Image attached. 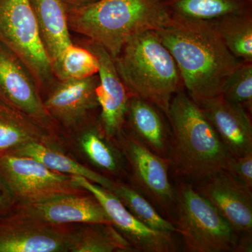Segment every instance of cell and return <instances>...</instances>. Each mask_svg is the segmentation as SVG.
Listing matches in <instances>:
<instances>
[{"mask_svg":"<svg viewBox=\"0 0 252 252\" xmlns=\"http://www.w3.org/2000/svg\"><path fill=\"white\" fill-rule=\"evenodd\" d=\"M172 18L156 32L175 60L186 92L195 102L220 95L243 61L228 51L211 23Z\"/></svg>","mask_w":252,"mask_h":252,"instance_id":"6da1fadb","label":"cell"},{"mask_svg":"<svg viewBox=\"0 0 252 252\" xmlns=\"http://www.w3.org/2000/svg\"><path fill=\"white\" fill-rule=\"evenodd\" d=\"M165 115L172 132L170 170L179 180L197 183L225 170L231 156L185 89L172 97Z\"/></svg>","mask_w":252,"mask_h":252,"instance_id":"7a4b0ae2","label":"cell"},{"mask_svg":"<svg viewBox=\"0 0 252 252\" xmlns=\"http://www.w3.org/2000/svg\"><path fill=\"white\" fill-rule=\"evenodd\" d=\"M67 13L69 30L102 46L113 59L134 36L172 21L162 0H98Z\"/></svg>","mask_w":252,"mask_h":252,"instance_id":"3957f363","label":"cell"},{"mask_svg":"<svg viewBox=\"0 0 252 252\" xmlns=\"http://www.w3.org/2000/svg\"><path fill=\"white\" fill-rule=\"evenodd\" d=\"M114 62L130 97L148 101L165 114L172 97L184 89L175 60L156 31L127 41Z\"/></svg>","mask_w":252,"mask_h":252,"instance_id":"277c9868","label":"cell"},{"mask_svg":"<svg viewBox=\"0 0 252 252\" xmlns=\"http://www.w3.org/2000/svg\"><path fill=\"white\" fill-rule=\"evenodd\" d=\"M172 223L190 252H246L241 238L192 184L178 180L175 187Z\"/></svg>","mask_w":252,"mask_h":252,"instance_id":"5b68a950","label":"cell"},{"mask_svg":"<svg viewBox=\"0 0 252 252\" xmlns=\"http://www.w3.org/2000/svg\"><path fill=\"white\" fill-rule=\"evenodd\" d=\"M0 44L27 68L39 91L54 74L30 0H0Z\"/></svg>","mask_w":252,"mask_h":252,"instance_id":"8992f818","label":"cell"},{"mask_svg":"<svg viewBox=\"0 0 252 252\" xmlns=\"http://www.w3.org/2000/svg\"><path fill=\"white\" fill-rule=\"evenodd\" d=\"M125 159L131 185L156 208L173 221L175 189L169 177L170 162L153 153L130 133L123 130L116 139Z\"/></svg>","mask_w":252,"mask_h":252,"instance_id":"52a82bcc","label":"cell"},{"mask_svg":"<svg viewBox=\"0 0 252 252\" xmlns=\"http://www.w3.org/2000/svg\"><path fill=\"white\" fill-rule=\"evenodd\" d=\"M0 175L17 203H32L66 193L85 191L72 176L52 171L32 158L0 157Z\"/></svg>","mask_w":252,"mask_h":252,"instance_id":"ba28073f","label":"cell"},{"mask_svg":"<svg viewBox=\"0 0 252 252\" xmlns=\"http://www.w3.org/2000/svg\"><path fill=\"white\" fill-rule=\"evenodd\" d=\"M71 224H54L21 209L0 217V252L69 251Z\"/></svg>","mask_w":252,"mask_h":252,"instance_id":"9c48e42d","label":"cell"},{"mask_svg":"<svg viewBox=\"0 0 252 252\" xmlns=\"http://www.w3.org/2000/svg\"><path fill=\"white\" fill-rule=\"evenodd\" d=\"M0 100L59 137V127L46 110L35 81L22 62L1 44Z\"/></svg>","mask_w":252,"mask_h":252,"instance_id":"30bf717a","label":"cell"},{"mask_svg":"<svg viewBox=\"0 0 252 252\" xmlns=\"http://www.w3.org/2000/svg\"><path fill=\"white\" fill-rule=\"evenodd\" d=\"M81 188L98 200L112 224L135 252H174L178 250L173 233L153 229L137 220L112 192L82 177L72 176Z\"/></svg>","mask_w":252,"mask_h":252,"instance_id":"8fae6325","label":"cell"},{"mask_svg":"<svg viewBox=\"0 0 252 252\" xmlns=\"http://www.w3.org/2000/svg\"><path fill=\"white\" fill-rule=\"evenodd\" d=\"M194 187L241 239L252 240V192L226 170L207 176Z\"/></svg>","mask_w":252,"mask_h":252,"instance_id":"7c38bea8","label":"cell"},{"mask_svg":"<svg viewBox=\"0 0 252 252\" xmlns=\"http://www.w3.org/2000/svg\"><path fill=\"white\" fill-rule=\"evenodd\" d=\"M97 75L60 81L42 99L46 110L56 125L78 128L90 119L94 110L99 109Z\"/></svg>","mask_w":252,"mask_h":252,"instance_id":"4fadbf2b","label":"cell"},{"mask_svg":"<svg viewBox=\"0 0 252 252\" xmlns=\"http://www.w3.org/2000/svg\"><path fill=\"white\" fill-rule=\"evenodd\" d=\"M88 49L99 63V123L106 136L114 142L124 130L130 95L118 74L112 56L102 46L92 41Z\"/></svg>","mask_w":252,"mask_h":252,"instance_id":"5bb4252c","label":"cell"},{"mask_svg":"<svg viewBox=\"0 0 252 252\" xmlns=\"http://www.w3.org/2000/svg\"><path fill=\"white\" fill-rule=\"evenodd\" d=\"M15 207L54 224H112L98 200L86 190L80 193L56 195L39 201L17 203Z\"/></svg>","mask_w":252,"mask_h":252,"instance_id":"9a60e30c","label":"cell"},{"mask_svg":"<svg viewBox=\"0 0 252 252\" xmlns=\"http://www.w3.org/2000/svg\"><path fill=\"white\" fill-rule=\"evenodd\" d=\"M196 103L231 157L252 153L251 114L243 107L225 100L221 94Z\"/></svg>","mask_w":252,"mask_h":252,"instance_id":"2e32d148","label":"cell"},{"mask_svg":"<svg viewBox=\"0 0 252 252\" xmlns=\"http://www.w3.org/2000/svg\"><path fill=\"white\" fill-rule=\"evenodd\" d=\"M124 130L153 153L169 159L171 128L165 113L155 104L130 97Z\"/></svg>","mask_w":252,"mask_h":252,"instance_id":"e0dca14e","label":"cell"},{"mask_svg":"<svg viewBox=\"0 0 252 252\" xmlns=\"http://www.w3.org/2000/svg\"><path fill=\"white\" fill-rule=\"evenodd\" d=\"M77 145L81 153L93 166L114 181L127 177L125 159L117 144L104 134L99 118L88 119L81 125Z\"/></svg>","mask_w":252,"mask_h":252,"instance_id":"ac0fdd59","label":"cell"},{"mask_svg":"<svg viewBox=\"0 0 252 252\" xmlns=\"http://www.w3.org/2000/svg\"><path fill=\"white\" fill-rule=\"evenodd\" d=\"M33 142L60 146L63 143L59 137L0 100V157L13 155Z\"/></svg>","mask_w":252,"mask_h":252,"instance_id":"d6986e66","label":"cell"},{"mask_svg":"<svg viewBox=\"0 0 252 252\" xmlns=\"http://www.w3.org/2000/svg\"><path fill=\"white\" fill-rule=\"evenodd\" d=\"M41 42L54 69L72 42L69 35L67 9L61 0H30ZM54 72V71H53Z\"/></svg>","mask_w":252,"mask_h":252,"instance_id":"ffe728a7","label":"cell"},{"mask_svg":"<svg viewBox=\"0 0 252 252\" xmlns=\"http://www.w3.org/2000/svg\"><path fill=\"white\" fill-rule=\"evenodd\" d=\"M61 146L33 142L18 149L13 155L32 158L52 171L69 176L82 177L112 190L115 181L81 164L63 153Z\"/></svg>","mask_w":252,"mask_h":252,"instance_id":"44dd1931","label":"cell"},{"mask_svg":"<svg viewBox=\"0 0 252 252\" xmlns=\"http://www.w3.org/2000/svg\"><path fill=\"white\" fill-rule=\"evenodd\" d=\"M68 252H135V250L112 224L84 223L71 224Z\"/></svg>","mask_w":252,"mask_h":252,"instance_id":"7402d4cb","label":"cell"},{"mask_svg":"<svg viewBox=\"0 0 252 252\" xmlns=\"http://www.w3.org/2000/svg\"><path fill=\"white\" fill-rule=\"evenodd\" d=\"M172 18L211 22L230 15L252 11L248 0H162Z\"/></svg>","mask_w":252,"mask_h":252,"instance_id":"603a6c76","label":"cell"},{"mask_svg":"<svg viewBox=\"0 0 252 252\" xmlns=\"http://www.w3.org/2000/svg\"><path fill=\"white\" fill-rule=\"evenodd\" d=\"M210 23L236 59L252 63V11L230 15Z\"/></svg>","mask_w":252,"mask_h":252,"instance_id":"cb8c5ba5","label":"cell"},{"mask_svg":"<svg viewBox=\"0 0 252 252\" xmlns=\"http://www.w3.org/2000/svg\"><path fill=\"white\" fill-rule=\"evenodd\" d=\"M111 192L117 197L129 212L153 229L177 233L175 225L162 216L152 203L129 184L115 181Z\"/></svg>","mask_w":252,"mask_h":252,"instance_id":"d4e9b609","label":"cell"},{"mask_svg":"<svg viewBox=\"0 0 252 252\" xmlns=\"http://www.w3.org/2000/svg\"><path fill=\"white\" fill-rule=\"evenodd\" d=\"M98 69V61L90 50L72 44L63 51L53 71L63 81L92 77Z\"/></svg>","mask_w":252,"mask_h":252,"instance_id":"484cf974","label":"cell"},{"mask_svg":"<svg viewBox=\"0 0 252 252\" xmlns=\"http://www.w3.org/2000/svg\"><path fill=\"white\" fill-rule=\"evenodd\" d=\"M230 103L252 112V63L242 62L225 86L221 94Z\"/></svg>","mask_w":252,"mask_h":252,"instance_id":"4316f807","label":"cell"},{"mask_svg":"<svg viewBox=\"0 0 252 252\" xmlns=\"http://www.w3.org/2000/svg\"><path fill=\"white\" fill-rule=\"evenodd\" d=\"M230 175L252 190V153L231 157L225 170Z\"/></svg>","mask_w":252,"mask_h":252,"instance_id":"83f0119b","label":"cell"},{"mask_svg":"<svg viewBox=\"0 0 252 252\" xmlns=\"http://www.w3.org/2000/svg\"><path fill=\"white\" fill-rule=\"evenodd\" d=\"M16 204L14 195L0 175V217L12 211Z\"/></svg>","mask_w":252,"mask_h":252,"instance_id":"f1b7e54d","label":"cell"},{"mask_svg":"<svg viewBox=\"0 0 252 252\" xmlns=\"http://www.w3.org/2000/svg\"><path fill=\"white\" fill-rule=\"evenodd\" d=\"M67 10L92 4L98 0H61Z\"/></svg>","mask_w":252,"mask_h":252,"instance_id":"f546056e","label":"cell"},{"mask_svg":"<svg viewBox=\"0 0 252 252\" xmlns=\"http://www.w3.org/2000/svg\"><path fill=\"white\" fill-rule=\"evenodd\" d=\"M248 1H250V2H252V0H248Z\"/></svg>","mask_w":252,"mask_h":252,"instance_id":"4dcf8cb0","label":"cell"}]
</instances>
